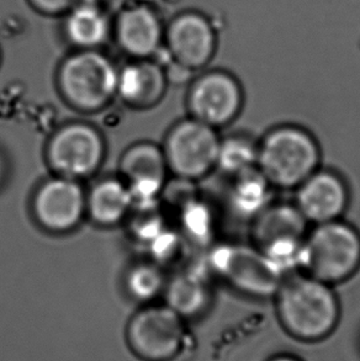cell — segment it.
<instances>
[{"instance_id": "8992f818", "label": "cell", "mask_w": 360, "mask_h": 361, "mask_svg": "<svg viewBox=\"0 0 360 361\" xmlns=\"http://www.w3.org/2000/svg\"><path fill=\"white\" fill-rule=\"evenodd\" d=\"M185 341L184 319L167 305L143 308L127 326V345L141 361L176 360Z\"/></svg>"}, {"instance_id": "484cf974", "label": "cell", "mask_w": 360, "mask_h": 361, "mask_svg": "<svg viewBox=\"0 0 360 361\" xmlns=\"http://www.w3.org/2000/svg\"><path fill=\"white\" fill-rule=\"evenodd\" d=\"M80 3H87V4L100 5L104 6V4L107 3V0H79Z\"/></svg>"}, {"instance_id": "7c38bea8", "label": "cell", "mask_w": 360, "mask_h": 361, "mask_svg": "<svg viewBox=\"0 0 360 361\" xmlns=\"http://www.w3.org/2000/svg\"><path fill=\"white\" fill-rule=\"evenodd\" d=\"M164 41L172 61L193 72L211 62L217 46L214 26L198 11L176 15L166 27Z\"/></svg>"}, {"instance_id": "9a60e30c", "label": "cell", "mask_w": 360, "mask_h": 361, "mask_svg": "<svg viewBox=\"0 0 360 361\" xmlns=\"http://www.w3.org/2000/svg\"><path fill=\"white\" fill-rule=\"evenodd\" d=\"M120 169L131 192L133 206H152L166 185L168 164L164 152L152 143H138L127 149Z\"/></svg>"}, {"instance_id": "e0dca14e", "label": "cell", "mask_w": 360, "mask_h": 361, "mask_svg": "<svg viewBox=\"0 0 360 361\" xmlns=\"http://www.w3.org/2000/svg\"><path fill=\"white\" fill-rule=\"evenodd\" d=\"M64 27L69 42L78 49H97L112 32L104 6L80 1L64 15Z\"/></svg>"}, {"instance_id": "ffe728a7", "label": "cell", "mask_w": 360, "mask_h": 361, "mask_svg": "<svg viewBox=\"0 0 360 361\" xmlns=\"http://www.w3.org/2000/svg\"><path fill=\"white\" fill-rule=\"evenodd\" d=\"M133 206L126 183L116 179L102 180L92 188L87 199V209L99 225H115Z\"/></svg>"}, {"instance_id": "ac0fdd59", "label": "cell", "mask_w": 360, "mask_h": 361, "mask_svg": "<svg viewBox=\"0 0 360 361\" xmlns=\"http://www.w3.org/2000/svg\"><path fill=\"white\" fill-rule=\"evenodd\" d=\"M166 296L167 306L184 321L201 317L212 301L209 281L193 270L173 279L167 286Z\"/></svg>"}, {"instance_id": "5b68a950", "label": "cell", "mask_w": 360, "mask_h": 361, "mask_svg": "<svg viewBox=\"0 0 360 361\" xmlns=\"http://www.w3.org/2000/svg\"><path fill=\"white\" fill-rule=\"evenodd\" d=\"M119 69L97 49H79L64 59L59 85L64 98L82 110L105 106L117 94Z\"/></svg>"}, {"instance_id": "ba28073f", "label": "cell", "mask_w": 360, "mask_h": 361, "mask_svg": "<svg viewBox=\"0 0 360 361\" xmlns=\"http://www.w3.org/2000/svg\"><path fill=\"white\" fill-rule=\"evenodd\" d=\"M244 93L239 79L224 69L200 74L191 84L188 97L191 118L219 130L239 118Z\"/></svg>"}, {"instance_id": "cb8c5ba5", "label": "cell", "mask_w": 360, "mask_h": 361, "mask_svg": "<svg viewBox=\"0 0 360 361\" xmlns=\"http://www.w3.org/2000/svg\"><path fill=\"white\" fill-rule=\"evenodd\" d=\"M29 4L40 14L57 16L66 15L79 0H28Z\"/></svg>"}, {"instance_id": "30bf717a", "label": "cell", "mask_w": 360, "mask_h": 361, "mask_svg": "<svg viewBox=\"0 0 360 361\" xmlns=\"http://www.w3.org/2000/svg\"><path fill=\"white\" fill-rule=\"evenodd\" d=\"M211 263L221 275H224L239 293L253 298H272L262 283L272 290L274 295L282 285L284 276L264 258L258 249L251 247H222L212 255Z\"/></svg>"}, {"instance_id": "277c9868", "label": "cell", "mask_w": 360, "mask_h": 361, "mask_svg": "<svg viewBox=\"0 0 360 361\" xmlns=\"http://www.w3.org/2000/svg\"><path fill=\"white\" fill-rule=\"evenodd\" d=\"M252 224V243L282 276L301 270L307 224L294 204H270Z\"/></svg>"}, {"instance_id": "8fae6325", "label": "cell", "mask_w": 360, "mask_h": 361, "mask_svg": "<svg viewBox=\"0 0 360 361\" xmlns=\"http://www.w3.org/2000/svg\"><path fill=\"white\" fill-rule=\"evenodd\" d=\"M294 191V205L312 226L341 220L351 202L347 181L331 169L318 168Z\"/></svg>"}, {"instance_id": "6da1fadb", "label": "cell", "mask_w": 360, "mask_h": 361, "mask_svg": "<svg viewBox=\"0 0 360 361\" xmlns=\"http://www.w3.org/2000/svg\"><path fill=\"white\" fill-rule=\"evenodd\" d=\"M274 300L280 326L299 342H322L341 321V303L333 286L305 273L284 279Z\"/></svg>"}, {"instance_id": "52a82bcc", "label": "cell", "mask_w": 360, "mask_h": 361, "mask_svg": "<svg viewBox=\"0 0 360 361\" xmlns=\"http://www.w3.org/2000/svg\"><path fill=\"white\" fill-rule=\"evenodd\" d=\"M221 137L217 130L195 118L176 123L167 137L168 169L176 178L196 181L216 168Z\"/></svg>"}, {"instance_id": "9c48e42d", "label": "cell", "mask_w": 360, "mask_h": 361, "mask_svg": "<svg viewBox=\"0 0 360 361\" xmlns=\"http://www.w3.org/2000/svg\"><path fill=\"white\" fill-rule=\"evenodd\" d=\"M104 156L99 132L84 123H71L61 128L49 141L47 158L59 176L77 179L97 171Z\"/></svg>"}, {"instance_id": "44dd1931", "label": "cell", "mask_w": 360, "mask_h": 361, "mask_svg": "<svg viewBox=\"0 0 360 361\" xmlns=\"http://www.w3.org/2000/svg\"><path fill=\"white\" fill-rule=\"evenodd\" d=\"M258 141L248 135L236 133L220 140L216 168L229 178L257 168Z\"/></svg>"}, {"instance_id": "d6986e66", "label": "cell", "mask_w": 360, "mask_h": 361, "mask_svg": "<svg viewBox=\"0 0 360 361\" xmlns=\"http://www.w3.org/2000/svg\"><path fill=\"white\" fill-rule=\"evenodd\" d=\"M232 179L229 192V210L239 219L253 221L272 204L274 189L257 168Z\"/></svg>"}, {"instance_id": "5bb4252c", "label": "cell", "mask_w": 360, "mask_h": 361, "mask_svg": "<svg viewBox=\"0 0 360 361\" xmlns=\"http://www.w3.org/2000/svg\"><path fill=\"white\" fill-rule=\"evenodd\" d=\"M85 209L82 186L64 176L46 181L35 196V215L44 228L52 232L72 230L82 220Z\"/></svg>"}, {"instance_id": "7402d4cb", "label": "cell", "mask_w": 360, "mask_h": 361, "mask_svg": "<svg viewBox=\"0 0 360 361\" xmlns=\"http://www.w3.org/2000/svg\"><path fill=\"white\" fill-rule=\"evenodd\" d=\"M163 286L164 276L155 264H140L127 274V291L138 301H151Z\"/></svg>"}, {"instance_id": "3957f363", "label": "cell", "mask_w": 360, "mask_h": 361, "mask_svg": "<svg viewBox=\"0 0 360 361\" xmlns=\"http://www.w3.org/2000/svg\"><path fill=\"white\" fill-rule=\"evenodd\" d=\"M360 268V232L346 221L312 226L304 240L301 271L331 286L346 283Z\"/></svg>"}, {"instance_id": "4fadbf2b", "label": "cell", "mask_w": 360, "mask_h": 361, "mask_svg": "<svg viewBox=\"0 0 360 361\" xmlns=\"http://www.w3.org/2000/svg\"><path fill=\"white\" fill-rule=\"evenodd\" d=\"M117 44L136 59H152L163 47L164 26L157 10L146 3H132L120 10L112 25Z\"/></svg>"}, {"instance_id": "7a4b0ae2", "label": "cell", "mask_w": 360, "mask_h": 361, "mask_svg": "<svg viewBox=\"0 0 360 361\" xmlns=\"http://www.w3.org/2000/svg\"><path fill=\"white\" fill-rule=\"evenodd\" d=\"M321 159L316 137L299 125H277L258 141L257 171L272 189L295 190L321 168Z\"/></svg>"}, {"instance_id": "603a6c76", "label": "cell", "mask_w": 360, "mask_h": 361, "mask_svg": "<svg viewBox=\"0 0 360 361\" xmlns=\"http://www.w3.org/2000/svg\"><path fill=\"white\" fill-rule=\"evenodd\" d=\"M183 227L194 240L209 238L212 231V216L209 209L196 200L190 201L183 207Z\"/></svg>"}, {"instance_id": "d4e9b609", "label": "cell", "mask_w": 360, "mask_h": 361, "mask_svg": "<svg viewBox=\"0 0 360 361\" xmlns=\"http://www.w3.org/2000/svg\"><path fill=\"white\" fill-rule=\"evenodd\" d=\"M265 361H305L300 357H297L292 353H277L272 357H268Z\"/></svg>"}, {"instance_id": "2e32d148", "label": "cell", "mask_w": 360, "mask_h": 361, "mask_svg": "<svg viewBox=\"0 0 360 361\" xmlns=\"http://www.w3.org/2000/svg\"><path fill=\"white\" fill-rule=\"evenodd\" d=\"M166 72L151 59H136L119 69L117 94L128 105L150 108L158 103L167 88Z\"/></svg>"}]
</instances>
